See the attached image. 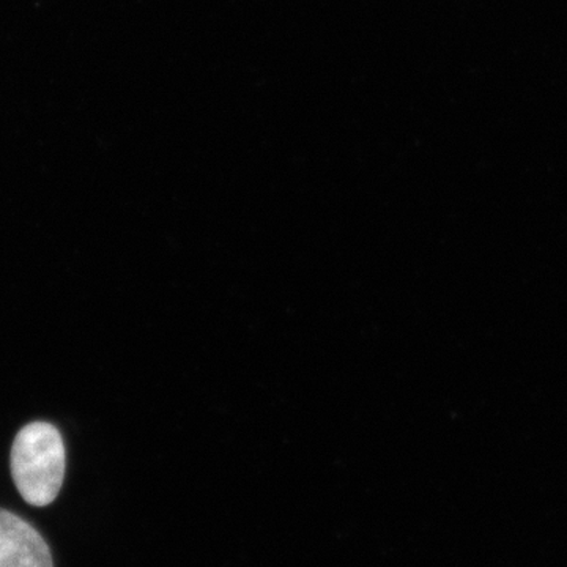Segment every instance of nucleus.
<instances>
[{"label":"nucleus","instance_id":"nucleus-1","mask_svg":"<svg viewBox=\"0 0 567 567\" xmlns=\"http://www.w3.org/2000/svg\"><path fill=\"white\" fill-rule=\"evenodd\" d=\"M10 468L28 505L54 503L65 477V445L59 429L44 421L24 425L11 446Z\"/></svg>","mask_w":567,"mask_h":567},{"label":"nucleus","instance_id":"nucleus-2","mask_svg":"<svg viewBox=\"0 0 567 567\" xmlns=\"http://www.w3.org/2000/svg\"><path fill=\"white\" fill-rule=\"evenodd\" d=\"M0 567H54L51 548L39 529L0 507Z\"/></svg>","mask_w":567,"mask_h":567}]
</instances>
